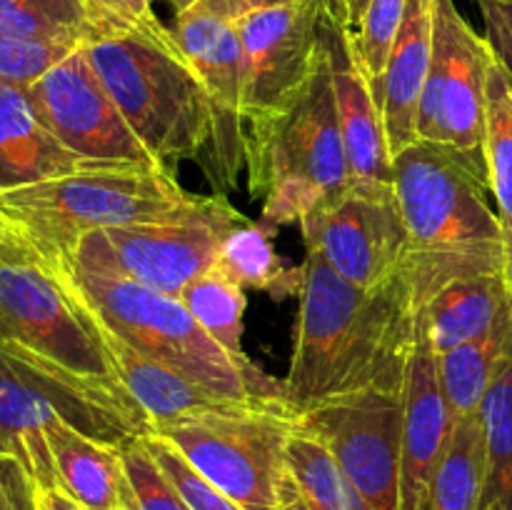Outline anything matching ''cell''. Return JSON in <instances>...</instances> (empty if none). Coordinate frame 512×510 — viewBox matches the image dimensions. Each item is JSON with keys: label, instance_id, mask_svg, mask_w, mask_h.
Returning <instances> with one entry per match:
<instances>
[{"label": "cell", "instance_id": "19", "mask_svg": "<svg viewBox=\"0 0 512 510\" xmlns=\"http://www.w3.org/2000/svg\"><path fill=\"white\" fill-rule=\"evenodd\" d=\"M333 40V88L340 135L348 158L350 185H393V153L383 110L373 88L348 55L343 35L330 23Z\"/></svg>", "mask_w": 512, "mask_h": 510}, {"label": "cell", "instance_id": "18", "mask_svg": "<svg viewBox=\"0 0 512 510\" xmlns=\"http://www.w3.org/2000/svg\"><path fill=\"white\" fill-rule=\"evenodd\" d=\"M435 8L438 0H408L385 73L375 85L393 158L418 140V108L433 55Z\"/></svg>", "mask_w": 512, "mask_h": 510}, {"label": "cell", "instance_id": "4", "mask_svg": "<svg viewBox=\"0 0 512 510\" xmlns=\"http://www.w3.org/2000/svg\"><path fill=\"white\" fill-rule=\"evenodd\" d=\"M55 423L115 448L153 433L150 418L118 378L78 373L18 343H0V450L15 455L40 490L58 488L45 438Z\"/></svg>", "mask_w": 512, "mask_h": 510}, {"label": "cell", "instance_id": "22", "mask_svg": "<svg viewBox=\"0 0 512 510\" xmlns=\"http://www.w3.org/2000/svg\"><path fill=\"white\" fill-rule=\"evenodd\" d=\"M512 290L500 273L460 278L440 288L415 313V330L438 355L483 335L503 315Z\"/></svg>", "mask_w": 512, "mask_h": 510}, {"label": "cell", "instance_id": "9", "mask_svg": "<svg viewBox=\"0 0 512 510\" xmlns=\"http://www.w3.org/2000/svg\"><path fill=\"white\" fill-rule=\"evenodd\" d=\"M293 410L240 408L153 425V433L243 510H278Z\"/></svg>", "mask_w": 512, "mask_h": 510}, {"label": "cell", "instance_id": "16", "mask_svg": "<svg viewBox=\"0 0 512 510\" xmlns=\"http://www.w3.org/2000/svg\"><path fill=\"white\" fill-rule=\"evenodd\" d=\"M170 30L208 93L215 140L205 175L215 185V193L220 190L223 195L225 190L238 185V173L245 170L248 123L243 113V43L233 20L203 10L175 13Z\"/></svg>", "mask_w": 512, "mask_h": 510}, {"label": "cell", "instance_id": "2", "mask_svg": "<svg viewBox=\"0 0 512 510\" xmlns=\"http://www.w3.org/2000/svg\"><path fill=\"white\" fill-rule=\"evenodd\" d=\"M393 185L408 230L403 278L413 308L473 275H503L505 240L488 203L485 153L415 140L393 158Z\"/></svg>", "mask_w": 512, "mask_h": 510}, {"label": "cell", "instance_id": "35", "mask_svg": "<svg viewBox=\"0 0 512 510\" xmlns=\"http://www.w3.org/2000/svg\"><path fill=\"white\" fill-rule=\"evenodd\" d=\"M143 438L150 455L155 458V463H158L160 470L168 475V480L175 485V490H178L180 498L185 500V505H188L190 510H243L235 500H230L223 490L215 488L203 473H198V470L183 458V453H180L173 443H168L163 435L148 433L143 435Z\"/></svg>", "mask_w": 512, "mask_h": 510}, {"label": "cell", "instance_id": "1", "mask_svg": "<svg viewBox=\"0 0 512 510\" xmlns=\"http://www.w3.org/2000/svg\"><path fill=\"white\" fill-rule=\"evenodd\" d=\"M298 325L285 403L295 415L380 388L400 393L415 348V308L403 273L360 288L318 255L300 265Z\"/></svg>", "mask_w": 512, "mask_h": 510}, {"label": "cell", "instance_id": "42", "mask_svg": "<svg viewBox=\"0 0 512 510\" xmlns=\"http://www.w3.org/2000/svg\"><path fill=\"white\" fill-rule=\"evenodd\" d=\"M40 510H85L78 500L70 498L65 490L48 488L40 490Z\"/></svg>", "mask_w": 512, "mask_h": 510}, {"label": "cell", "instance_id": "24", "mask_svg": "<svg viewBox=\"0 0 512 510\" xmlns=\"http://www.w3.org/2000/svg\"><path fill=\"white\" fill-rule=\"evenodd\" d=\"M503 363H512V300L483 335L438 355L440 383L453 425L478 413Z\"/></svg>", "mask_w": 512, "mask_h": 510}, {"label": "cell", "instance_id": "39", "mask_svg": "<svg viewBox=\"0 0 512 510\" xmlns=\"http://www.w3.org/2000/svg\"><path fill=\"white\" fill-rule=\"evenodd\" d=\"M325 13H328L330 23L338 28L343 40H353L358 35L360 25H363L365 10H368L370 0H323Z\"/></svg>", "mask_w": 512, "mask_h": 510}, {"label": "cell", "instance_id": "15", "mask_svg": "<svg viewBox=\"0 0 512 510\" xmlns=\"http://www.w3.org/2000/svg\"><path fill=\"white\" fill-rule=\"evenodd\" d=\"M245 55V123L283 108L313 73L325 43L323 0L250 10L233 20Z\"/></svg>", "mask_w": 512, "mask_h": 510}, {"label": "cell", "instance_id": "44", "mask_svg": "<svg viewBox=\"0 0 512 510\" xmlns=\"http://www.w3.org/2000/svg\"><path fill=\"white\" fill-rule=\"evenodd\" d=\"M105 510H128V508H123V505H118V508H105Z\"/></svg>", "mask_w": 512, "mask_h": 510}, {"label": "cell", "instance_id": "32", "mask_svg": "<svg viewBox=\"0 0 512 510\" xmlns=\"http://www.w3.org/2000/svg\"><path fill=\"white\" fill-rule=\"evenodd\" d=\"M405 5H408V0H370L358 35L348 43L343 40L348 55L358 65L360 73L365 75L373 93L375 85L383 78L385 65H388L395 35H398L400 23H403Z\"/></svg>", "mask_w": 512, "mask_h": 510}, {"label": "cell", "instance_id": "31", "mask_svg": "<svg viewBox=\"0 0 512 510\" xmlns=\"http://www.w3.org/2000/svg\"><path fill=\"white\" fill-rule=\"evenodd\" d=\"M0 38L85 43L83 0H0Z\"/></svg>", "mask_w": 512, "mask_h": 510}, {"label": "cell", "instance_id": "10", "mask_svg": "<svg viewBox=\"0 0 512 510\" xmlns=\"http://www.w3.org/2000/svg\"><path fill=\"white\" fill-rule=\"evenodd\" d=\"M0 343H18L88 375L115 378L93 318L68 285L0 238Z\"/></svg>", "mask_w": 512, "mask_h": 510}, {"label": "cell", "instance_id": "41", "mask_svg": "<svg viewBox=\"0 0 512 510\" xmlns=\"http://www.w3.org/2000/svg\"><path fill=\"white\" fill-rule=\"evenodd\" d=\"M278 510H313V508H310L308 498H305V493L300 490L298 480L290 475V470H285L283 480H280Z\"/></svg>", "mask_w": 512, "mask_h": 510}, {"label": "cell", "instance_id": "28", "mask_svg": "<svg viewBox=\"0 0 512 510\" xmlns=\"http://www.w3.org/2000/svg\"><path fill=\"white\" fill-rule=\"evenodd\" d=\"M218 265L245 290H265L273 298L298 295L300 268H288L273 248V235L260 223L235 228L220 250Z\"/></svg>", "mask_w": 512, "mask_h": 510}, {"label": "cell", "instance_id": "40", "mask_svg": "<svg viewBox=\"0 0 512 510\" xmlns=\"http://www.w3.org/2000/svg\"><path fill=\"white\" fill-rule=\"evenodd\" d=\"M285 3H308V0H198L193 8L188 10H203V13L220 15L225 20H238L240 15L250 13V10L270 8V5H285Z\"/></svg>", "mask_w": 512, "mask_h": 510}, {"label": "cell", "instance_id": "36", "mask_svg": "<svg viewBox=\"0 0 512 510\" xmlns=\"http://www.w3.org/2000/svg\"><path fill=\"white\" fill-rule=\"evenodd\" d=\"M80 43L0 38V83L28 88Z\"/></svg>", "mask_w": 512, "mask_h": 510}, {"label": "cell", "instance_id": "25", "mask_svg": "<svg viewBox=\"0 0 512 510\" xmlns=\"http://www.w3.org/2000/svg\"><path fill=\"white\" fill-rule=\"evenodd\" d=\"M488 480L485 425L478 413L458 420L430 475L423 510H483Z\"/></svg>", "mask_w": 512, "mask_h": 510}, {"label": "cell", "instance_id": "3", "mask_svg": "<svg viewBox=\"0 0 512 510\" xmlns=\"http://www.w3.org/2000/svg\"><path fill=\"white\" fill-rule=\"evenodd\" d=\"M248 193L263 198L260 225L270 235L300 225L350 188L333 88L330 20L313 73L293 100L253 118L245 140Z\"/></svg>", "mask_w": 512, "mask_h": 510}, {"label": "cell", "instance_id": "38", "mask_svg": "<svg viewBox=\"0 0 512 510\" xmlns=\"http://www.w3.org/2000/svg\"><path fill=\"white\" fill-rule=\"evenodd\" d=\"M485 23V40L495 60L512 80V0H478Z\"/></svg>", "mask_w": 512, "mask_h": 510}, {"label": "cell", "instance_id": "45", "mask_svg": "<svg viewBox=\"0 0 512 510\" xmlns=\"http://www.w3.org/2000/svg\"><path fill=\"white\" fill-rule=\"evenodd\" d=\"M485 510H500V508H498V505H488V508H485Z\"/></svg>", "mask_w": 512, "mask_h": 510}, {"label": "cell", "instance_id": "13", "mask_svg": "<svg viewBox=\"0 0 512 510\" xmlns=\"http://www.w3.org/2000/svg\"><path fill=\"white\" fill-rule=\"evenodd\" d=\"M495 55L455 0H438L433 55L418 108V140L485 153V98Z\"/></svg>", "mask_w": 512, "mask_h": 510}, {"label": "cell", "instance_id": "11", "mask_svg": "<svg viewBox=\"0 0 512 510\" xmlns=\"http://www.w3.org/2000/svg\"><path fill=\"white\" fill-rule=\"evenodd\" d=\"M403 398L395 390H360L295 418V430L330 450L370 510H400Z\"/></svg>", "mask_w": 512, "mask_h": 510}, {"label": "cell", "instance_id": "47", "mask_svg": "<svg viewBox=\"0 0 512 510\" xmlns=\"http://www.w3.org/2000/svg\"><path fill=\"white\" fill-rule=\"evenodd\" d=\"M475 3H478V0H475Z\"/></svg>", "mask_w": 512, "mask_h": 510}, {"label": "cell", "instance_id": "43", "mask_svg": "<svg viewBox=\"0 0 512 510\" xmlns=\"http://www.w3.org/2000/svg\"><path fill=\"white\" fill-rule=\"evenodd\" d=\"M168 3L173 5V8H175V13H183V10L193 8V5L198 3V0H168Z\"/></svg>", "mask_w": 512, "mask_h": 510}, {"label": "cell", "instance_id": "37", "mask_svg": "<svg viewBox=\"0 0 512 510\" xmlns=\"http://www.w3.org/2000/svg\"><path fill=\"white\" fill-rule=\"evenodd\" d=\"M0 510H40V488L15 455L0 450Z\"/></svg>", "mask_w": 512, "mask_h": 510}, {"label": "cell", "instance_id": "26", "mask_svg": "<svg viewBox=\"0 0 512 510\" xmlns=\"http://www.w3.org/2000/svg\"><path fill=\"white\" fill-rule=\"evenodd\" d=\"M483 150L490 195L498 203L505 240L503 278L512 290V80L498 60H493L488 73Z\"/></svg>", "mask_w": 512, "mask_h": 510}, {"label": "cell", "instance_id": "6", "mask_svg": "<svg viewBox=\"0 0 512 510\" xmlns=\"http://www.w3.org/2000/svg\"><path fill=\"white\" fill-rule=\"evenodd\" d=\"M53 273L68 285L95 323L145 358L188 375L215 393L290 410L283 383L270 378L250 358H235L220 348L175 295L135 280L85 273L73 265H60Z\"/></svg>", "mask_w": 512, "mask_h": 510}, {"label": "cell", "instance_id": "17", "mask_svg": "<svg viewBox=\"0 0 512 510\" xmlns=\"http://www.w3.org/2000/svg\"><path fill=\"white\" fill-rule=\"evenodd\" d=\"M403 428H400V510H423L430 475L453 430L438 353L415 330V348L405 368Z\"/></svg>", "mask_w": 512, "mask_h": 510}, {"label": "cell", "instance_id": "7", "mask_svg": "<svg viewBox=\"0 0 512 510\" xmlns=\"http://www.w3.org/2000/svg\"><path fill=\"white\" fill-rule=\"evenodd\" d=\"M83 48L133 133L160 165L208 168L213 113L175 35L165 40L118 35L88 40Z\"/></svg>", "mask_w": 512, "mask_h": 510}, {"label": "cell", "instance_id": "8", "mask_svg": "<svg viewBox=\"0 0 512 510\" xmlns=\"http://www.w3.org/2000/svg\"><path fill=\"white\" fill-rule=\"evenodd\" d=\"M245 223L225 195H198L158 220L85 235L60 265L135 280L178 298L190 280L218 263L228 235Z\"/></svg>", "mask_w": 512, "mask_h": 510}, {"label": "cell", "instance_id": "12", "mask_svg": "<svg viewBox=\"0 0 512 510\" xmlns=\"http://www.w3.org/2000/svg\"><path fill=\"white\" fill-rule=\"evenodd\" d=\"M28 95L45 128L85 163L98 168H165L133 133L83 43L28 85Z\"/></svg>", "mask_w": 512, "mask_h": 510}, {"label": "cell", "instance_id": "23", "mask_svg": "<svg viewBox=\"0 0 512 510\" xmlns=\"http://www.w3.org/2000/svg\"><path fill=\"white\" fill-rule=\"evenodd\" d=\"M48 448L53 455L58 488L85 510L118 508L128 503V480L115 445L88 438L65 423L50 425Z\"/></svg>", "mask_w": 512, "mask_h": 510}, {"label": "cell", "instance_id": "46", "mask_svg": "<svg viewBox=\"0 0 512 510\" xmlns=\"http://www.w3.org/2000/svg\"><path fill=\"white\" fill-rule=\"evenodd\" d=\"M148 3H155V0H148Z\"/></svg>", "mask_w": 512, "mask_h": 510}, {"label": "cell", "instance_id": "20", "mask_svg": "<svg viewBox=\"0 0 512 510\" xmlns=\"http://www.w3.org/2000/svg\"><path fill=\"white\" fill-rule=\"evenodd\" d=\"M95 328H98L100 338L108 348L115 378L138 400V405L153 425L195 418V415L230 413V410L240 408H270V405H255L248 400L215 393V390L200 385L198 380L175 373V370L140 355L138 350L125 345L118 335L105 330L103 325L95 323Z\"/></svg>", "mask_w": 512, "mask_h": 510}, {"label": "cell", "instance_id": "5", "mask_svg": "<svg viewBox=\"0 0 512 510\" xmlns=\"http://www.w3.org/2000/svg\"><path fill=\"white\" fill-rule=\"evenodd\" d=\"M198 198L173 168H93L0 190V238L55 270L80 238L145 223Z\"/></svg>", "mask_w": 512, "mask_h": 510}, {"label": "cell", "instance_id": "14", "mask_svg": "<svg viewBox=\"0 0 512 510\" xmlns=\"http://www.w3.org/2000/svg\"><path fill=\"white\" fill-rule=\"evenodd\" d=\"M308 255L360 288H375L403 273L408 230L395 185H350L328 208L300 223Z\"/></svg>", "mask_w": 512, "mask_h": 510}, {"label": "cell", "instance_id": "33", "mask_svg": "<svg viewBox=\"0 0 512 510\" xmlns=\"http://www.w3.org/2000/svg\"><path fill=\"white\" fill-rule=\"evenodd\" d=\"M128 480V510H190L168 475L150 455L143 435L118 445Z\"/></svg>", "mask_w": 512, "mask_h": 510}, {"label": "cell", "instance_id": "30", "mask_svg": "<svg viewBox=\"0 0 512 510\" xmlns=\"http://www.w3.org/2000/svg\"><path fill=\"white\" fill-rule=\"evenodd\" d=\"M480 418L485 425V448H488L483 510L488 505L512 510V363L500 365L498 375L480 403Z\"/></svg>", "mask_w": 512, "mask_h": 510}, {"label": "cell", "instance_id": "34", "mask_svg": "<svg viewBox=\"0 0 512 510\" xmlns=\"http://www.w3.org/2000/svg\"><path fill=\"white\" fill-rule=\"evenodd\" d=\"M90 38H118V35H143L165 40L173 35L168 25L155 15L148 0H83ZM85 40V43H88Z\"/></svg>", "mask_w": 512, "mask_h": 510}, {"label": "cell", "instance_id": "27", "mask_svg": "<svg viewBox=\"0 0 512 510\" xmlns=\"http://www.w3.org/2000/svg\"><path fill=\"white\" fill-rule=\"evenodd\" d=\"M200 328L235 358H248L243 350V318L248 295L218 263L190 280L178 295Z\"/></svg>", "mask_w": 512, "mask_h": 510}, {"label": "cell", "instance_id": "21", "mask_svg": "<svg viewBox=\"0 0 512 510\" xmlns=\"http://www.w3.org/2000/svg\"><path fill=\"white\" fill-rule=\"evenodd\" d=\"M93 168L45 128L28 88L0 83V190Z\"/></svg>", "mask_w": 512, "mask_h": 510}, {"label": "cell", "instance_id": "29", "mask_svg": "<svg viewBox=\"0 0 512 510\" xmlns=\"http://www.w3.org/2000/svg\"><path fill=\"white\" fill-rule=\"evenodd\" d=\"M285 468L298 480L313 510H370L320 440L293 430L285 448Z\"/></svg>", "mask_w": 512, "mask_h": 510}]
</instances>
